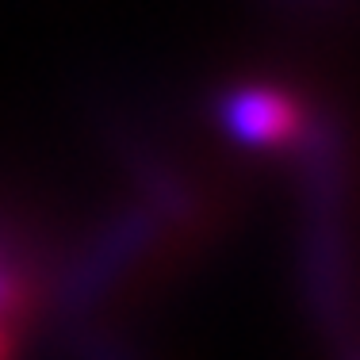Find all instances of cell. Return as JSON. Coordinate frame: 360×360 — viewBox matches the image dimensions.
Listing matches in <instances>:
<instances>
[{
  "mask_svg": "<svg viewBox=\"0 0 360 360\" xmlns=\"http://www.w3.org/2000/svg\"><path fill=\"white\" fill-rule=\"evenodd\" d=\"M222 127L253 150H288L311 131L303 100L280 84H238L222 96Z\"/></svg>",
  "mask_w": 360,
  "mask_h": 360,
  "instance_id": "1",
  "label": "cell"
},
{
  "mask_svg": "<svg viewBox=\"0 0 360 360\" xmlns=\"http://www.w3.org/2000/svg\"><path fill=\"white\" fill-rule=\"evenodd\" d=\"M27 303V284L15 264L0 261V322H15V314Z\"/></svg>",
  "mask_w": 360,
  "mask_h": 360,
  "instance_id": "2",
  "label": "cell"
},
{
  "mask_svg": "<svg viewBox=\"0 0 360 360\" xmlns=\"http://www.w3.org/2000/svg\"><path fill=\"white\" fill-rule=\"evenodd\" d=\"M15 349H20V333H15V322H0V360H12Z\"/></svg>",
  "mask_w": 360,
  "mask_h": 360,
  "instance_id": "3",
  "label": "cell"
}]
</instances>
